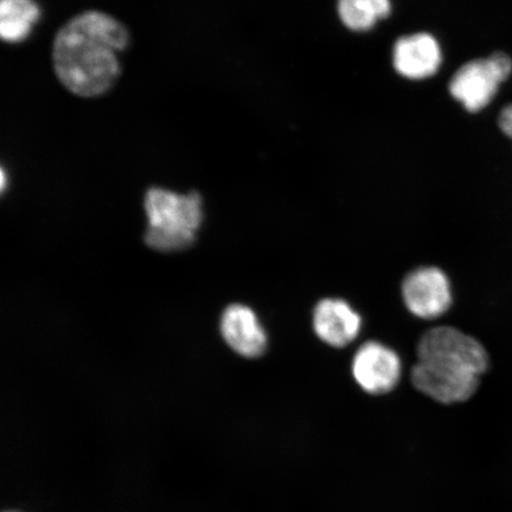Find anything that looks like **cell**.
<instances>
[{
	"mask_svg": "<svg viewBox=\"0 0 512 512\" xmlns=\"http://www.w3.org/2000/svg\"><path fill=\"white\" fill-rule=\"evenodd\" d=\"M127 25L108 12L85 10L64 22L51 43V66L60 85L81 99H98L117 85L130 48Z\"/></svg>",
	"mask_w": 512,
	"mask_h": 512,
	"instance_id": "cell-1",
	"label": "cell"
},
{
	"mask_svg": "<svg viewBox=\"0 0 512 512\" xmlns=\"http://www.w3.org/2000/svg\"><path fill=\"white\" fill-rule=\"evenodd\" d=\"M412 382L441 403L464 402L477 392L489 368V356L477 339L450 326L428 330L418 345Z\"/></svg>",
	"mask_w": 512,
	"mask_h": 512,
	"instance_id": "cell-2",
	"label": "cell"
},
{
	"mask_svg": "<svg viewBox=\"0 0 512 512\" xmlns=\"http://www.w3.org/2000/svg\"><path fill=\"white\" fill-rule=\"evenodd\" d=\"M146 245L159 252H178L195 242L203 221L200 192L187 194L162 187L147 189L144 196Z\"/></svg>",
	"mask_w": 512,
	"mask_h": 512,
	"instance_id": "cell-3",
	"label": "cell"
},
{
	"mask_svg": "<svg viewBox=\"0 0 512 512\" xmlns=\"http://www.w3.org/2000/svg\"><path fill=\"white\" fill-rule=\"evenodd\" d=\"M511 72L512 61L503 53L471 61L453 75L450 93L454 99L462 102L467 111H482L495 98L499 86L509 78Z\"/></svg>",
	"mask_w": 512,
	"mask_h": 512,
	"instance_id": "cell-4",
	"label": "cell"
},
{
	"mask_svg": "<svg viewBox=\"0 0 512 512\" xmlns=\"http://www.w3.org/2000/svg\"><path fill=\"white\" fill-rule=\"evenodd\" d=\"M407 309L422 319L439 318L452 305V291L447 275L437 267H424L409 273L402 284Z\"/></svg>",
	"mask_w": 512,
	"mask_h": 512,
	"instance_id": "cell-5",
	"label": "cell"
},
{
	"mask_svg": "<svg viewBox=\"0 0 512 512\" xmlns=\"http://www.w3.org/2000/svg\"><path fill=\"white\" fill-rule=\"evenodd\" d=\"M400 357L379 342H367L356 352L352 374L363 390L382 395L392 392L401 377Z\"/></svg>",
	"mask_w": 512,
	"mask_h": 512,
	"instance_id": "cell-6",
	"label": "cell"
},
{
	"mask_svg": "<svg viewBox=\"0 0 512 512\" xmlns=\"http://www.w3.org/2000/svg\"><path fill=\"white\" fill-rule=\"evenodd\" d=\"M221 334L229 347L243 357H260L266 351V332L258 316L248 306L233 304L224 310Z\"/></svg>",
	"mask_w": 512,
	"mask_h": 512,
	"instance_id": "cell-7",
	"label": "cell"
},
{
	"mask_svg": "<svg viewBox=\"0 0 512 512\" xmlns=\"http://www.w3.org/2000/svg\"><path fill=\"white\" fill-rule=\"evenodd\" d=\"M362 319L342 299H324L313 312V329L317 336L334 348L347 347L360 334Z\"/></svg>",
	"mask_w": 512,
	"mask_h": 512,
	"instance_id": "cell-8",
	"label": "cell"
},
{
	"mask_svg": "<svg viewBox=\"0 0 512 512\" xmlns=\"http://www.w3.org/2000/svg\"><path fill=\"white\" fill-rule=\"evenodd\" d=\"M393 63L403 78L422 80L438 72L441 50L437 40L428 34L401 37L395 43Z\"/></svg>",
	"mask_w": 512,
	"mask_h": 512,
	"instance_id": "cell-9",
	"label": "cell"
},
{
	"mask_svg": "<svg viewBox=\"0 0 512 512\" xmlns=\"http://www.w3.org/2000/svg\"><path fill=\"white\" fill-rule=\"evenodd\" d=\"M36 0H0V36L9 44L27 41L40 21Z\"/></svg>",
	"mask_w": 512,
	"mask_h": 512,
	"instance_id": "cell-10",
	"label": "cell"
},
{
	"mask_svg": "<svg viewBox=\"0 0 512 512\" xmlns=\"http://www.w3.org/2000/svg\"><path fill=\"white\" fill-rule=\"evenodd\" d=\"M339 17L345 27L354 31H367L379 19L387 18L392 11L390 0H337Z\"/></svg>",
	"mask_w": 512,
	"mask_h": 512,
	"instance_id": "cell-11",
	"label": "cell"
},
{
	"mask_svg": "<svg viewBox=\"0 0 512 512\" xmlns=\"http://www.w3.org/2000/svg\"><path fill=\"white\" fill-rule=\"evenodd\" d=\"M498 124L503 133L512 139V105L505 107L501 112Z\"/></svg>",
	"mask_w": 512,
	"mask_h": 512,
	"instance_id": "cell-12",
	"label": "cell"
},
{
	"mask_svg": "<svg viewBox=\"0 0 512 512\" xmlns=\"http://www.w3.org/2000/svg\"><path fill=\"white\" fill-rule=\"evenodd\" d=\"M5 512H18V511H5Z\"/></svg>",
	"mask_w": 512,
	"mask_h": 512,
	"instance_id": "cell-13",
	"label": "cell"
}]
</instances>
